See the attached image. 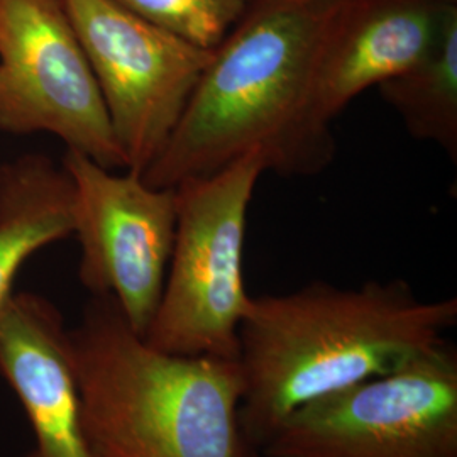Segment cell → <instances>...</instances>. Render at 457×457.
<instances>
[{"mask_svg": "<svg viewBox=\"0 0 457 457\" xmlns=\"http://www.w3.org/2000/svg\"><path fill=\"white\" fill-rule=\"evenodd\" d=\"M456 322V298L422 300L403 279L251 296L237 353L245 441L262 451L296 410L400 370Z\"/></svg>", "mask_w": 457, "mask_h": 457, "instance_id": "6da1fadb", "label": "cell"}, {"mask_svg": "<svg viewBox=\"0 0 457 457\" xmlns=\"http://www.w3.org/2000/svg\"><path fill=\"white\" fill-rule=\"evenodd\" d=\"M336 0H253L212 51L180 120L141 175L158 188L213 175L251 153L266 171L313 175L334 139L309 119L313 60Z\"/></svg>", "mask_w": 457, "mask_h": 457, "instance_id": "7a4b0ae2", "label": "cell"}, {"mask_svg": "<svg viewBox=\"0 0 457 457\" xmlns=\"http://www.w3.org/2000/svg\"><path fill=\"white\" fill-rule=\"evenodd\" d=\"M70 347L96 457H254L237 361L158 351L104 295L70 330Z\"/></svg>", "mask_w": 457, "mask_h": 457, "instance_id": "3957f363", "label": "cell"}, {"mask_svg": "<svg viewBox=\"0 0 457 457\" xmlns=\"http://www.w3.org/2000/svg\"><path fill=\"white\" fill-rule=\"evenodd\" d=\"M266 171L260 153L177 187V230L163 292L147 327L151 347L237 361L251 295L243 273L249 204Z\"/></svg>", "mask_w": 457, "mask_h": 457, "instance_id": "277c9868", "label": "cell"}, {"mask_svg": "<svg viewBox=\"0 0 457 457\" xmlns=\"http://www.w3.org/2000/svg\"><path fill=\"white\" fill-rule=\"evenodd\" d=\"M266 457H457V351L420 358L296 410Z\"/></svg>", "mask_w": 457, "mask_h": 457, "instance_id": "5b68a950", "label": "cell"}, {"mask_svg": "<svg viewBox=\"0 0 457 457\" xmlns=\"http://www.w3.org/2000/svg\"><path fill=\"white\" fill-rule=\"evenodd\" d=\"M96 77L126 170L143 175L175 131L211 49L114 0H63Z\"/></svg>", "mask_w": 457, "mask_h": 457, "instance_id": "8992f818", "label": "cell"}, {"mask_svg": "<svg viewBox=\"0 0 457 457\" xmlns=\"http://www.w3.org/2000/svg\"><path fill=\"white\" fill-rule=\"evenodd\" d=\"M0 131L48 132L126 170L63 0H0Z\"/></svg>", "mask_w": 457, "mask_h": 457, "instance_id": "52a82bcc", "label": "cell"}, {"mask_svg": "<svg viewBox=\"0 0 457 457\" xmlns=\"http://www.w3.org/2000/svg\"><path fill=\"white\" fill-rule=\"evenodd\" d=\"M63 168L75 192L80 281L111 296L145 337L158 309L177 230V190L151 187L139 173H115L66 149Z\"/></svg>", "mask_w": 457, "mask_h": 457, "instance_id": "ba28073f", "label": "cell"}, {"mask_svg": "<svg viewBox=\"0 0 457 457\" xmlns=\"http://www.w3.org/2000/svg\"><path fill=\"white\" fill-rule=\"evenodd\" d=\"M457 0H336L320 36L309 92L319 136L366 92L415 65L434 45Z\"/></svg>", "mask_w": 457, "mask_h": 457, "instance_id": "9c48e42d", "label": "cell"}, {"mask_svg": "<svg viewBox=\"0 0 457 457\" xmlns=\"http://www.w3.org/2000/svg\"><path fill=\"white\" fill-rule=\"evenodd\" d=\"M0 376L28 415V457H96L82 422L70 330L46 298L12 294L0 305Z\"/></svg>", "mask_w": 457, "mask_h": 457, "instance_id": "30bf717a", "label": "cell"}, {"mask_svg": "<svg viewBox=\"0 0 457 457\" xmlns=\"http://www.w3.org/2000/svg\"><path fill=\"white\" fill-rule=\"evenodd\" d=\"M75 232V192L63 164L26 154L0 166V305L22 264Z\"/></svg>", "mask_w": 457, "mask_h": 457, "instance_id": "8fae6325", "label": "cell"}, {"mask_svg": "<svg viewBox=\"0 0 457 457\" xmlns=\"http://www.w3.org/2000/svg\"><path fill=\"white\" fill-rule=\"evenodd\" d=\"M376 88L415 139L441 146L456 162L457 4L424 56Z\"/></svg>", "mask_w": 457, "mask_h": 457, "instance_id": "7c38bea8", "label": "cell"}, {"mask_svg": "<svg viewBox=\"0 0 457 457\" xmlns=\"http://www.w3.org/2000/svg\"><path fill=\"white\" fill-rule=\"evenodd\" d=\"M136 16L198 48L213 49L245 16L253 0H114Z\"/></svg>", "mask_w": 457, "mask_h": 457, "instance_id": "4fadbf2b", "label": "cell"}]
</instances>
